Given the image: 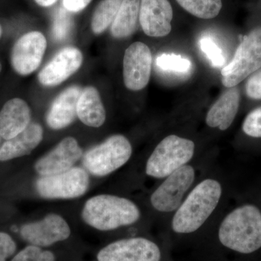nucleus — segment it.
<instances>
[{
  "label": "nucleus",
  "mask_w": 261,
  "mask_h": 261,
  "mask_svg": "<svg viewBox=\"0 0 261 261\" xmlns=\"http://www.w3.org/2000/svg\"><path fill=\"white\" fill-rule=\"evenodd\" d=\"M222 187L211 178L204 180L189 194L173 216L171 226L175 232H195L202 226L219 205Z\"/></svg>",
  "instance_id": "nucleus-1"
},
{
  "label": "nucleus",
  "mask_w": 261,
  "mask_h": 261,
  "mask_svg": "<svg viewBox=\"0 0 261 261\" xmlns=\"http://www.w3.org/2000/svg\"><path fill=\"white\" fill-rule=\"evenodd\" d=\"M224 246L240 253L249 254L261 247V213L255 205H245L225 217L219 229Z\"/></svg>",
  "instance_id": "nucleus-2"
},
{
  "label": "nucleus",
  "mask_w": 261,
  "mask_h": 261,
  "mask_svg": "<svg viewBox=\"0 0 261 261\" xmlns=\"http://www.w3.org/2000/svg\"><path fill=\"white\" fill-rule=\"evenodd\" d=\"M140 216V208L135 202L112 195L91 197L82 211V218L86 224L103 231L135 224Z\"/></svg>",
  "instance_id": "nucleus-3"
},
{
  "label": "nucleus",
  "mask_w": 261,
  "mask_h": 261,
  "mask_svg": "<svg viewBox=\"0 0 261 261\" xmlns=\"http://www.w3.org/2000/svg\"><path fill=\"white\" fill-rule=\"evenodd\" d=\"M195 145L192 140L176 135L165 137L156 146L146 165V173L155 178L167 177L191 161Z\"/></svg>",
  "instance_id": "nucleus-4"
},
{
  "label": "nucleus",
  "mask_w": 261,
  "mask_h": 261,
  "mask_svg": "<svg viewBox=\"0 0 261 261\" xmlns=\"http://www.w3.org/2000/svg\"><path fill=\"white\" fill-rule=\"evenodd\" d=\"M132 154L129 140L121 135L111 136L84 154L83 165L93 176H106L124 166Z\"/></svg>",
  "instance_id": "nucleus-5"
},
{
  "label": "nucleus",
  "mask_w": 261,
  "mask_h": 261,
  "mask_svg": "<svg viewBox=\"0 0 261 261\" xmlns=\"http://www.w3.org/2000/svg\"><path fill=\"white\" fill-rule=\"evenodd\" d=\"M260 68L261 28H257L243 38L233 59L221 70L223 85L236 87Z\"/></svg>",
  "instance_id": "nucleus-6"
},
{
  "label": "nucleus",
  "mask_w": 261,
  "mask_h": 261,
  "mask_svg": "<svg viewBox=\"0 0 261 261\" xmlns=\"http://www.w3.org/2000/svg\"><path fill=\"white\" fill-rule=\"evenodd\" d=\"M89 176L85 168L73 167L68 171L41 176L36 181V190L44 199H74L88 190Z\"/></svg>",
  "instance_id": "nucleus-7"
},
{
  "label": "nucleus",
  "mask_w": 261,
  "mask_h": 261,
  "mask_svg": "<svg viewBox=\"0 0 261 261\" xmlns=\"http://www.w3.org/2000/svg\"><path fill=\"white\" fill-rule=\"evenodd\" d=\"M195 171L190 165H185L170 174L152 194L150 202L156 211L171 213L182 203L185 194L195 181Z\"/></svg>",
  "instance_id": "nucleus-8"
},
{
  "label": "nucleus",
  "mask_w": 261,
  "mask_h": 261,
  "mask_svg": "<svg viewBox=\"0 0 261 261\" xmlns=\"http://www.w3.org/2000/svg\"><path fill=\"white\" fill-rule=\"evenodd\" d=\"M161 257L159 246L142 238L118 240L97 254L98 261H160Z\"/></svg>",
  "instance_id": "nucleus-9"
},
{
  "label": "nucleus",
  "mask_w": 261,
  "mask_h": 261,
  "mask_svg": "<svg viewBox=\"0 0 261 261\" xmlns=\"http://www.w3.org/2000/svg\"><path fill=\"white\" fill-rule=\"evenodd\" d=\"M152 57L149 48L137 42L127 48L123 57V82L127 89L140 91L147 87L150 79Z\"/></svg>",
  "instance_id": "nucleus-10"
},
{
  "label": "nucleus",
  "mask_w": 261,
  "mask_h": 261,
  "mask_svg": "<svg viewBox=\"0 0 261 261\" xmlns=\"http://www.w3.org/2000/svg\"><path fill=\"white\" fill-rule=\"evenodd\" d=\"M47 49V40L39 32L27 33L15 42L11 53L12 66L21 75L31 74L39 68Z\"/></svg>",
  "instance_id": "nucleus-11"
},
{
  "label": "nucleus",
  "mask_w": 261,
  "mask_h": 261,
  "mask_svg": "<svg viewBox=\"0 0 261 261\" xmlns=\"http://www.w3.org/2000/svg\"><path fill=\"white\" fill-rule=\"evenodd\" d=\"M20 235L31 245L48 247L69 238L70 228L60 215L50 214L40 221L24 224L20 228Z\"/></svg>",
  "instance_id": "nucleus-12"
},
{
  "label": "nucleus",
  "mask_w": 261,
  "mask_h": 261,
  "mask_svg": "<svg viewBox=\"0 0 261 261\" xmlns=\"http://www.w3.org/2000/svg\"><path fill=\"white\" fill-rule=\"evenodd\" d=\"M83 154L78 142L71 137L61 141L54 149L38 160L34 168L41 176L64 172L73 168Z\"/></svg>",
  "instance_id": "nucleus-13"
},
{
  "label": "nucleus",
  "mask_w": 261,
  "mask_h": 261,
  "mask_svg": "<svg viewBox=\"0 0 261 261\" xmlns=\"http://www.w3.org/2000/svg\"><path fill=\"white\" fill-rule=\"evenodd\" d=\"M82 62L83 56L80 49L73 47L63 48L41 70L38 80L45 87L59 85L80 69Z\"/></svg>",
  "instance_id": "nucleus-14"
},
{
  "label": "nucleus",
  "mask_w": 261,
  "mask_h": 261,
  "mask_svg": "<svg viewBox=\"0 0 261 261\" xmlns=\"http://www.w3.org/2000/svg\"><path fill=\"white\" fill-rule=\"evenodd\" d=\"M173 8L168 0H141L140 22L151 37H163L171 32Z\"/></svg>",
  "instance_id": "nucleus-15"
},
{
  "label": "nucleus",
  "mask_w": 261,
  "mask_h": 261,
  "mask_svg": "<svg viewBox=\"0 0 261 261\" xmlns=\"http://www.w3.org/2000/svg\"><path fill=\"white\" fill-rule=\"evenodd\" d=\"M82 90L78 86H72L61 92L51 104L46 121L51 129L66 128L77 116V105Z\"/></svg>",
  "instance_id": "nucleus-16"
},
{
  "label": "nucleus",
  "mask_w": 261,
  "mask_h": 261,
  "mask_svg": "<svg viewBox=\"0 0 261 261\" xmlns=\"http://www.w3.org/2000/svg\"><path fill=\"white\" fill-rule=\"evenodd\" d=\"M31 110L20 98H13L0 111V137L8 140L23 132L30 124Z\"/></svg>",
  "instance_id": "nucleus-17"
},
{
  "label": "nucleus",
  "mask_w": 261,
  "mask_h": 261,
  "mask_svg": "<svg viewBox=\"0 0 261 261\" xmlns=\"http://www.w3.org/2000/svg\"><path fill=\"white\" fill-rule=\"evenodd\" d=\"M240 102V92L238 87L228 89L207 112L205 119L207 126L221 130L228 129L238 114Z\"/></svg>",
  "instance_id": "nucleus-18"
},
{
  "label": "nucleus",
  "mask_w": 261,
  "mask_h": 261,
  "mask_svg": "<svg viewBox=\"0 0 261 261\" xmlns=\"http://www.w3.org/2000/svg\"><path fill=\"white\" fill-rule=\"evenodd\" d=\"M42 127L39 123H30L27 128L0 147V161H10L32 153L43 140Z\"/></svg>",
  "instance_id": "nucleus-19"
},
{
  "label": "nucleus",
  "mask_w": 261,
  "mask_h": 261,
  "mask_svg": "<svg viewBox=\"0 0 261 261\" xmlns=\"http://www.w3.org/2000/svg\"><path fill=\"white\" fill-rule=\"evenodd\" d=\"M77 116L86 126L98 128L106 119V113L100 95L94 87L82 91L77 105Z\"/></svg>",
  "instance_id": "nucleus-20"
},
{
  "label": "nucleus",
  "mask_w": 261,
  "mask_h": 261,
  "mask_svg": "<svg viewBox=\"0 0 261 261\" xmlns=\"http://www.w3.org/2000/svg\"><path fill=\"white\" fill-rule=\"evenodd\" d=\"M141 0H123L111 27L112 35L117 39L129 37L137 29L140 19Z\"/></svg>",
  "instance_id": "nucleus-21"
},
{
  "label": "nucleus",
  "mask_w": 261,
  "mask_h": 261,
  "mask_svg": "<svg viewBox=\"0 0 261 261\" xmlns=\"http://www.w3.org/2000/svg\"><path fill=\"white\" fill-rule=\"evenodd\" d=\"M123 0H102L94 10L92 16V32L101 34L112 25Z\"/></svg>",
  "instance_id": "nucleus-22"
},
{
  "label": "nucleus",
  "mask_w": 261,
  "mask_h": 261,
  "mask_svg": "<svg viewBox=\"0 0 261 261\" xmlns=\"http://www.w3.org/2000/svg\"><path fill=\"white\" fill-rule=\"evenodd\" d=\"M176 2L190 14L202 19L214 18L222 8L221 0H176Z\"/></svg>",
  "instance_id": "nucleus-23"
},
{
  "label": "nucleus",
  "mask_w": 261,
  "mask_h": 261,
  "mask_svg": "<svg viewBox=\"0 0 261 261\" xmlns=\"http://www.w3.org/2000/svg\"><path fill=\"white\" fill-rule=\"evenodd\" d=\"M156 65L163 70L187 73L192 68L190 60L175 54H162L156 58Z\"/></svg>",
  "instance_id": "nucleus-24"
},
{
  "label": "nucleus",
  "mask_w": 261,
  "mask_h": 261,
  "mask_svg": "<svg viewBox=\"0 0 261 261\" xmlns=\"http://www.w3.org/2000/svg\"><path fill=\"white\" fill-rule=\"evenodd\" d=\"M199 44H200V49L210 60L213 66L216 68L224 66L226 63L224 53L211 38H202Z\"/></svg>",
  "instance_id": "nucleus-25"
},
{
  "label": "nucleus",
  "mask_w": 261,
  "mask_h": 261,
  "mask_svg": "<svg viewBox=\"0 0 261 261\" xmlns=\"http://www.w3.org/2000/svg\"><path fill=\"white\" fill-rule=\"evenodd\" d=\"M11 261H56V257L50 251L31 245L19 252Z\"/></svg>",
  "instance_id": "nucleus-26"
},
{
  "label": "nucleus",
  "mask_w": 261,
  "mask_h": 261,
  "mask_svg": "<svg viewBox=\"0 0 261 261\" xmlns=\"http://www.w3.org/2000/svg\"><path fill=\"white\" fill-rule=\"evenodd\" d=\"M70 16L68 10L61 8L57 12L53 27V34L58 41L65 39L68 35L70 29Z\"/></svg>",
  "instance_id": "nucleus-27"
},
{
  "label": "nucleus",
  "mask_w": 261,
  "mask_h": 261,
  "mask_svg": "<svg viewBox=\"0 0 261 261\" xmlns=\"http://www.w3.org/2000/svg\"><path fill=\"white\" fill-rule=\"evenodd\" d=\"M243 130L247 136L261 138V107L255 108L247 115L243 122Z\"/></svg>",
  "instance_id": "nucleus-28"
},
{
  "label": "nucleus",
  "mask_w": 261,
  "mask_h": 261,
  "mask_svg": "<svg viewBox=\"0 0 261 261\" xmlns=\"http://www.w3.org/2000/svg\"><path fill=\"white\" fill-rule=\"evenodd\" d=\"M247 97L252 99H261V69L252 73L245 85Z\"/></svg>",
  "instance_id": "nucleus-29"
},
{
  "label": "nucleus",
  "mask_w": 261,
  "mask_h": 261,
  "mask_svg": "<svg viewBox=\"0 0 261 261\" xmlns=\"http://www.w3.org/2000/svg\"><path fill=\"white\" fill-rule=\"evenodd\" d=\"M16 244L8 233L0 232V261L7 259L15 253Z\"/></svg>",
  "instance_id": "nucleus-30"
},
{
  "label": "nucleus",
  "mask_w": 261,
  "mask_h": 261,
  "mask_svg": "<svg viewBox=\"0 0 261 261\" xmlns=\"http://www.w3.org/2000/svg\"><path fill=\"white\" fill-rule=\"evenodd\" d=\"M92 0H63V7L69 12L82 11L88 6Z\"/></svg>",
  "instance_id": "nucleus-31"
},
{
  "label": "nucleus",
  "mask_w": 261,
  "mask_h": 261,
  "mask_svg": "<svg viewBox=\"0 0 261 261\" xmlns=\"http://www.w3.org/2000/svg\"><path fill=\"white\" fill-rule=\"evenodd\" d=\"M38 5L42 7H49L54 5L58 0H35Z\"/></svg>",
  "instance_id": "nucleus-32"
},
{
  "label": "nucleus",
  "mask_w": 261,
  "mask_h": 261,
  "mask_svg": "<svg viewBox=\"0 0 261 261\" xmlns=\"http://www.w3.org/2000/svg\"><path fill=\"white\" fill-rule=\"evenodd\" d=\"M2 35V28L1 27H0V37H1Z\"/></svg>",
  "instance_id": "nucleus-33"
},
{
  "label": "nucleus",
  "mask_w": 261,
  "mask_h": 261,
  "mask_svg": "<svg viewBox=\"0 0 261 261\" xmlns=\"http://www.w3.org/2000/svg\"><path fill=\"white\" fill-rule=\"evenodd\" d=\"M2 70V65L1 63H0V72H1Z\"/></svg>",
  "instance_id": "nucleus-34"
},
{
  "label": "nucleus",
  "mask_w": 261,
  "mask_h": 261,
  "mask_svg": "<svg viewBox=\"0 0 261 261\" xmlns=\"http://www.w3.org/2000/svg\"></svg>",
  "instance_id": "nucleus-35"
}]
</instances>
